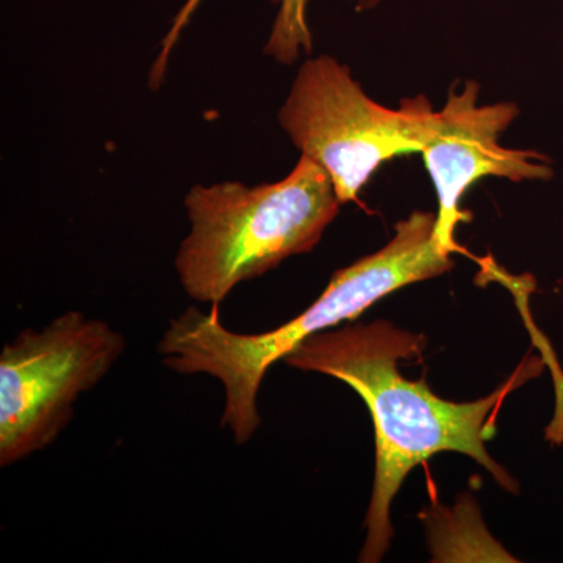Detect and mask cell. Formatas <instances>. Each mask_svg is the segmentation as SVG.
Instances as JSON below:
<instances>
[{"label":"cell","instance_id":"cell-1","mask_svg":"<svg viewBox=\"0 0 563 563\" xmlns=\"http://www.w3.org/2000/svg\"><path fill=\"white\" fill-rule=\"evenodd\" d=\"M426 339L391 322L328 329L309 336L284 358L299 372L342 380L365 401L376 439V472L366 512V539L358 561H383L393 533L390 507L399 488L420 465L444 451L474 459L509 492L517 481L493 461L485 443L496 433L495 415L520 383L526 368L487 398L453 402L440 398L424 380L406 379L398 363L420 358Z\"/></svg>","mask_w":563,"mask_h":563},{"label":"cell","instance_id":"cell-2","mask_svg":"<svg viewBox=\"0 0 563 563\" xmlns=\"http://www.w3.org/2000/svg\"><path fill=\"white\" fill-rule=\"evenodd\" d=\"M435 225L437 213L413 211L395 225L390 242L339 269L312 306L269 332H231L222 324L220 306H211L209 313L188 307L169 321L157 344L163 365L174 373L220 380L225 393L221 428L232 432L236 444H246L261 428L258 393L274 363L309 336L361 317L393 291L453 268Z\"/></svg>","mask_w":563,"mask_h":563},{"label":"cell","instance_id":"cell-3","mask_svg":"<svg viewBox=\"0 0 563 563\" xmlns=\"http://www.w3.org/2000/svg\"><path fill=\"white\" fill-rule=\"evenodd\" d=\"M340 206L328 174L302 155L274 184L196 185L185 198L190 233L176 255L181 288L195 301L220 306L242 282L312 251Z\"/></svg>","mask_w":563,"mask_h":563},{"label":"cell","instance_id":"cell-4","mask_svg":"<svg viewBox=\"0 0 563 563\" xmlns=\"http://www.w3.org/2000/svg\"><path fill=\"white\" fill-rule=\"evenodd\" d=\"M433 111L424 96L388 109L366 95L350 66L320 55L299 68L279 122L302 157L328 174L343 206L358 201L384 163L420 154Z\"/></svg>","mask_w":563,"mask_h":563},{"label":"cell","instance_id":"cell-5","mask_svg":"<svg viewBox=\"0 0 563 563\" xmlns=\"http://www.w3.org/2000/svg\"><path fill=\"white\" fill-rule=\"evenodd\" d=\"M125 350L121 332L81 312L25 329L0 354V466L51 446L74 404L110 373Z\"/></svg>","mask_w":563,"mask_h":563},{"label":"cell","instance_id":"cell-6","mask_svg":"<svg viewBox=\"0 0 563 563\" xmlns=\"http://www.w3.org/2000/svg\"><path fill=\"white\" fill-rule=\"evenodd\" d=\"M520 117L515 102L479 103V84L451 88L442 110L433 111L420 155L439 199L435 235L444 251H459L455 229L470 220L462 199L476 181L499 177L512 181H548L553 162L542 152L512 150L503 133Z\"/></svg>","mask_w":563,"mask_h":563},{"label":"cell","instance_id":"cell-7","mask_svg":"<svg viewBox=\"0 0 563 563\" xmlns=\"http://www.w3.org/2000/svg\"><path fill=\"white\" fill-rule=\"evenodd\" d=\"M201 2L202 0H187L174 18L172 27L162 41L161 54L152 65L150 76L152 90H157L165 79L166 65L172 57L174 46ZM309 2L310 0H273V3L279 7V11L273 24L272 35L266 43L265 54L282 65H291L301 57V54L312 52V32H310L309 16H307ZM379 2L380 0H358V5L361 9H372Z\"/></svg>","mask_w":563,"mask_h":563}]
</instances>
